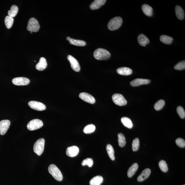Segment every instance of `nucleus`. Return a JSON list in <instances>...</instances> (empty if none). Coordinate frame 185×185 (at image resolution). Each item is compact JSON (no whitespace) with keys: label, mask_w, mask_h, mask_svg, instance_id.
<instances>
[{"label":"nucleus","mask_w":185,"mask_h":185,"mask_svg":"<svg viewBox=\"0 0 185 185\" xmlns=\"http://www.w3.org/2000/svg\"><path fill=\"white\" fill-rule=\"evenodd\" d=\"M110 53L104 49H97L94 52V58L98 60H107L110 58Z\"/></svg>","instance_id":"f257e3e1"},{"label":"nucleus","mask_w":185,"mask_h":185,"mask_svg":"<svg viewBox=\"0 0 185 185\" xmlns=\"http://www.w3.org/2000/svg\"><path fill=\"white\" fill-rule=\"evenodd\" d=\"M49 172L53 178L58 182H61L63 179V176L61 171L54 164H51L48 167Z\"/></svg>","instance_id":"f03ea898"},{"label":"nucleus","mask_w":185,"mask_h":185,"mask_svg":"<svg viewBox=\"0 0 185 185\" xmlns=\"http://www.w3.org/2000/svg\"><path fill=\"white\" fill-rule=\"evenodd\" d=\"M122 23V19L119 17H115L109 21L108 24V28L111 31H114L119 29Z\"/></svg>","instance_id":"7ed1b4c3"},{"label":"nucleus","mask_w":185,"mask_h":185,"mask_svg":"<svg viewBox=\"0 0 185 185\" xmlns=\"http://www.w3.org/2000/svg\"><path fill=\"white\" fill-rule=\"evenodd\" d=\"M45 141L43 138L39 139L36 142L33 146L34 152L37 155L40 156L44 151Z\"/></svg>","instance_id":"20e7f679"},{"label":"nucleus","mask_w":185,"mask_h":185,"mask_svg":"<svg viewBox=\"0 0 185 185\" xmlns=\"http://www.w3.org/2000/svg\"><path fill=\"white\" fill-rule=\"evenodd\" d=\"M40 26L38 21L35 18H30L28 21L27 29L28 31L37 32L39 31Z\"/></svg>","instance_id":"39448f33"},{"label":"nucleus","mask_w":185,"mask_h":185,"mask_svg":"<svg viewBox=\"0 0 185 185\" xmlns=\"http://www.w3.org/2000/svg\"><path fill=\"white\" fill-rule=\"evenodd\" d=\"M43 125L42 121L38 119L32 120L28 123L27 128L30 131H33L39 129L42 127Z\"/></svg>","instance_id":"423d86ee"},{"label":"nucleus","mask_w":185,"mask_h":185,"mask_svg":"<svg viewBox=\"0 0 185 185\" xmlns=\"http://www.w3.org/2000/svg\"><path fill=\"white\" fill-rule=\"evenodd\" d=\"M112 99L114 103L119 106H123L127 104V101L121 94H115L112 96Z\"/></svg>","instance_id":"0eeeda50"},{"label":"nucleus","mask_w":185,"mask_h":185,"mask_svg":"<svg viewBox=\"0 0 185 185\" xmlns=\"http://www.w3.org/2000/svg\"><path fill=\"white\" fill-rule=\"evenodd\" d=\"M28 105L32 109L39 111L44 110L46 109V106L44 104L35 101H30Z\"/></svg>","instance_id":"6e6552de"},{"label":"nucleus","mask_w":185,"mask_h":185,"mask_svg":"<svg viewBox=\"0 0 185 185\" xmlns=\"http://www.w3.org/2000/svg\"><path fill=\"white\" fill-rule=\"evenodd\" d=\"M12 82L16 86H26L29 84L30 80L29 79L25 77H18L13 79Z\"/></svg>","instance_id":"1a4fd4ad"},{"label":"nucleus","mask_w":185,"mask_h":185,"mask_svg":"<svg viewBox=\"0 0 185 185\" xmlns=\"http://www.w3.org/2000/svg\"><path fill=\"white\" fill-rule=\"evenodd\" d=\"M68 60L71 64V68L73 70L79 72L80 70V67L79 62L75 58L72 56L69 55L67 56Z\"/></svg>","instance_id":"9d476101"},{"label":"nucleus","mask_w":185,"mask_h":185,"mask_svg":"<svg viewBox=\"0 0 185 185\" xmlns=\"http://www.w3.org/2000/svg\"><path fill=\"white\" fill-rule=\"evenodd\" d=\"M10 122L8 120L0 121V135H3L6 133L10 126Z\"/></svg>","instance_id":"9b49d317"},{"label":"nucleus","mask_w":185,"mask_h":185,"mask_svg":"<svg viewBox=\"0 0 185 185\" xmlns=\"http://www.w3.org/2000/svg\"><path fill=\"white\" fill-rule=\"evenodd\" d=\"M79 97L83 101L90 104H93L95 102V99L93 96L86 92H81L79 94Z\"/></svg>","instance_id":"f8f14e48"},{"label":"nucleus","mask_w":185,"mask_h":185,"mask_svg":"<svg viewBox=\"0 0 185 185\" xmlns=\"http://www.w3.org/2000/svg\"><path fill=\"white\" fill-rule=\"evenodd\" d=\"M150 82V80L148 79L138 78L130 82V84L132 86L135 87L148 84Z\"/></svg>","instance_id":"ddd939ff"},{"label":"nucleus","mask_w":185,"mask_h":185,"mask_svg":"<svg viewBox=\"0 0 185 185\" xmlns=\"http://www.w3.org/2000/svg\"><path fill=\"white\" fill-rule=\"evenodd\" d=\"M79 152V149L78 147L76 146H73L68 147L66 153L68 156L73 157L78 155Z\"/></svg>","instance_id":"4468645a"},{"label":"nucleus","mask_w":185,"mask_h":185,"mask_svg":"<svg viewBox=\"0 0 185 185\" xmlns=\"http://www.w3.org/2000/svg\"><path fill=\"white\" fill-rule=\"evenodd\" d=\"M151 173V170L150 169L146 168L143 171L141 174L137 178L139 182H142L146 180L150 176Z\"/></svg>","instance_id":"2eb2a0df"},{"label":"nucleus","mask_w":185,"mask_h":185,"mask_svg":"<svg viewBox=\"0 0 185 185\" xmlns=\"http://www.w3.org/2000/svg\"><path fill=\"white\" fill-rule=\"evenodd\" d=\"M47 63L46 59L44 57H41L39 62L36 66V68L39 71H43L46 69Z\"/></svg>","instance_id":"dca6fc26"},{"label":"nucleus","mask_w":185,"mask_h":185,"mask_svg":"<svg viewBox=\"0 0 185 185\" xmlns=\"http://www.w3.org/2000/svg\"><path fill=\"white\" fill-rule=\"evenodd\" d=\"M106 1V0H95L90 5V8L92 10H96L99 9L104 4Z\"/></svg>","instance_id":"f3484780"},{"label":"nucleus","mask_w":185,"mask_h":185,"mask_svg":"<svg viewBox=\"0 0 185 185\" xmlns=\"http://www.w3.org/2000/svg\"><path fill=\"white\" fill-rule=\"evenodd\" d=\"M137 41L139 44L142 46H145L150 43L148 37L143 34H140L137 37Z\"/></svg>","instance_id":"a211bd4d"},{"label":"nucleus","mask_w":185,"mask_h":185,"mask_svg":"<svg viewBox=\"0 0 185 185\" xmlns=\"http://www.w3.org/2000/svg\"><path fill=\"white\" fill-rule=\"evenodd\" d=\"M117 72L119 74L123 75H131L133 73L132 69L128 67H121L119 68L117 70Z\"/></svg>","instance_id":"6ab92c4d"},{"label":"nucleus","mask_w":185,"mask_h":185,"mask_svg":"<svg viewBox=\"0 0 185 185\" xmlns=\"http://www.w3.org/2000/svg\"><path fill=\"white\" fill-rule=\"evenodd\" d=\"M142 9L143 13L148 17L152 16L153 14V9L152 7L146 4L143 5L142 7Z\"/></svg>","instance_id":"aec40b11"},{"label":"nucleus","mask_w":185,"mask_h":185,"mask_svg":"<svg viewBox=\"0 0 185 185\" xmlns=\"http://www.w3.org/2000/svg\"><path fill=\"white\" fill-rule=\"evenodd\" d=\"M175 12L176 16L179 19L182 20L184 18V13L182 7L178 5L176 6L175 7Z\"/></svg>","instance_id":"412c9836"},{"label":"nucleus","mask_w":185,"mask_h":185,"mask_svg":"<svg viewBox=\"0 0 185 185\" xmlns=\"http://www.w3.org/2000/svg\"><path fill=\"white\" fill-rule=\"evenodd\" d=\"M103 178L100 175H97L91 179L90 181V185H101L103 182Z\"/></svg>","instance_id":"4be33fe9"},{"label":"nucleus","mask_w":185,"mask_h":185,"mask_svg":"<svg viewBox=\"0 0 185 185\" xmlns=\"http://www.w3.org/2000/svg\"><path fill=\"white\" fill-rule=\"evenodd\" d=\"M138 165L136 163H134L131 166L128 171V176L130 178L133 177L138 168Z\"/></svg>","instance_id":"5701e85b"},{"label":"nucleus","mask_w":185,"mask_h":185,"mask_svg":"<svg viewBox=\"0 0 185 185\" xmlns=\"http://www.w3.org/2000/svg\"><path fill=\"white\" fill-rule=\"evenodd\" d=\"M121 121L123 124L126 127L129 129H131L133 126V124L131 120L129 118L123 117L121 119Z\"/></svg>","instance_id":"b1692460"},{"label":"nucleus","mask_w":185,"mask_h":185,"mask_svg":"<svg viewBox=\"0 0 185 185\" xmlns=\"http://www.w3.org/2000/svg\"><path fill=\"white\" fill-rule=\"evenodd\" d=\"M106 150L108 154L110 159L112 160H115V152L112 145L108 144L106 146Z\"/></svg>","instance_id":"393cba45"},{"label":"nucleus","mask_w":185,"mask_h":185,"mask_svg":"<svg viewBox=\"0 0 185 185\" xmlns=\"http://www.w3.org/2000/svg\"><path fill=\"white\" fill-rule=\"evenodd\" d=\"M69 41L71 44L76 46H84L86 44V41H84L73 39H71Z\"/></svg>","instance_id":"a878e982"},{"label":"nucleus","mask_w":185,"mask_h":185,"mask_svg":"<svg viewBox=\"0 0 185 185\" xmlns=\"http://www.w3.org/2000/svg\"><path fill=\"white\" fill-rule=\"evenodd\" d=\"M172 37L166 35H162L160 37L161 42L166 44H170L173 41Z\"/></svg>","instance_id":"bb28decb"},{"label":"nucleus","mask_w":185,"mask_h":185,"mask_svg":"<svg viewBox=\"0 0 185 185\" xmlns=\"http://www.w3.org/2000/svg\"><path fill=\"white\" fill-rule=\"evenodd\" d=\"M18 11V7L16 5H13L11 6L10 10H9L8 14L9 16L14 18L16 16Z\"/></svg>","instance_id":"cd10ccee"},{"label":"nucleus","mask_w":185,"mask_h":185,"mask_svg":"<svg viewBox=\"0 0 185 185\" xmlns=\"http://www.w3.org/2000/svg\"><path fill=\"white\" fill-rule=\"evenodd\" d=\"M118 142L120 147H124L126 144V138L123 134L119 133L118 134Z\"/></svg>","instance_id":"c85d7f7f"},{"label":"nucleus","mask_w":185,"mask_h":185,"mask_svg":"<svg viewBox=\"0 0 185 185\" xmlns=\"http://www.w3.org/2000/svg\"><path fill=\"white\" fill-rule=\"evenodd\" d=\"M14 19L12 17L7 16L5 19V23L6 26L8 29H10L14 23Z\"/></svg>","instance_id":"c756f323"},{"label":"nucleus","mask_w":185,"mask_h":185,"mask_svg":"<svg viewBox=\"0 0 185 185\" xmlns=\"http://www.w3.org/2000/svg\"><path fill=\"white\" fill-rule=\"evenodd\" d=\"M96 127L93 124H90L84 128V132L86 134H90L95 131Z\"/></svg>","instance_id":"7c9ffc66"},{"label":"nucleus","mask_w":185,"mask_h":185,"mask_svg":"<svg viewBox=\"0 0 185 185\" xmlns=\"http://www.w3.org/2000/svg\"><path fill=\"white\" fill-rule=\"evenodd\" d=\"M165 105V101L164 100H159L155 104L154 108L157 110H159L163 108Z\"/></svg>","instance_id":"2f4dec72"},{"label":"nucleus","mask_w":185,"mask_h":185,"mask_svg":"<svg viewBox=\"0 0 185 185\" xmlns=\"http://www.w3.org/2000/svg\"><path fill=\"white\" fill-rule=\"evenodd\" d=\"M159 167L161 170L164 172H167L168 170L167 164L165 160H162L159 163Z\"/></svg>","instance_id":"473e14b6"},{"label":"nucleus","mask_w":185,"mask_h":185,"mask_svg":"<svg viewBox=\"0 0 185 185\" xmlns=\"http://www.w3.org/2000/svg\"><path fill=\"white\" fill-rule=\"evenodd\" d=\"M139 147V141L138 138L134 139L132 144V148L133 151L136 152L138 150Z\"/></svg>","instance_id":"72a5a7b5"},{"label":"nucleus","mask_w":185,"mask_h":185,"mask_svg":"<svg viewBox=\"0 0 185 185\" xmlns=\"http://www.w3.org/2000/svg\"><path fill=\"white\" fill-rule=\"evenodd\" d=\"M93 161L91 158H87L84 159L81 163L83 166L87 165L88 167H91L93 165Z\"/></svg>","instance_id":"f704fd0d"},{"label":"nucleus","mask_w":185,"mask_h":185,"mask_svg":"<svg viewBox=\"0 0 185 185\" xmlns=\"http://www.w3.org/2000/svg\"><path fill=\"white\" fill-rule=\"evenodd\" d=\"M174 69L177 70H182L185 69V60L179 62L174 67Z\"/></svg>","instance_id":"c9c22d12"},{"label":"nucleus","mask_w":185,"mask_h":185,"mask_svg":"<svg viewBox=\"0 0 185 185\" xmlns=\"http://www.w3.org/2000/svg\"><path fill=\"white\" fill-rule=\"evenodd\" d=\"M177 112L179 116L182 119H184L185 117V112L183 108L181 106H179L177 108Z\"/></svg>","instance_id":"e433bc0d"},{"label":"nucleus","mask_w":185,"mask_h":185,"mask_svg":"<svg viewBox=\"0 0 185 185\" xmlns=\"http://www.w3.org/2000/svg\"><path fill=\"white\" fill-rule=\"evenodd\" d=\"M175 143L177 146L181 148H184L185 146V141L181 138H179L175 140Z\"/></svg>","instance_id":"4c0bfd02"},{"label":"nucleus","mask_w":185,"mask_h":185,"mask_svg":"<svg viewBox=\"0 0 185 185\" xmlns=\"http://www.w3.org/2000/svg\"><path fill=\"white\" fill-rule=\"evenodd\" d=\"M67 40L69 41L71 39V37H67Z\"/></svg>","instance_id":"58836bf2"},{"label":"nucleus","mask_w":185,"mask_h":185,"mask_svg":"<svg viewBox=\"0 0 185 185\" xmlns=\"http://www.w3.org/2000/svg\"><path fill=\"white\" fill-rule=\"evenodd\" d=\"M30 33H31L32 34L33 33V32H30Z\"/></svg>","instance_id":"ea45409f"},{"label":"nucleus","mask_w":185,"mask_h":185,"mask_svg":"<svg viewBox=\"0 0 185 185\" xmlns=\"http://www.w3.org/2000/svg\"><path fill=\"white\" fill-rule=\"evenodd\" d=\"M184 185H185V184Z\"/></svg>","instance_id":"a19ab883"}]
</instances>
